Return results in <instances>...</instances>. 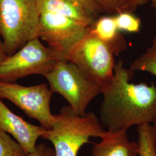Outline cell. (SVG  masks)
I'll list each match as a JSON object with an SVG mask.
<instances>
[{
	"mask_svg": "<svg viewBox=\"0 0 156 156\" xmlns=\"http://www.w3.org/2000/svg\"><path fill=\"white\" fill-rule=\"evenodd\" d=\"M133 76L120 60L111 82L102 88L100 120L107 131H127L134 126L151 124L156 120V86L132 83Z\"/></svg>",
	"mask_w": 156,
	"mask_h": 156,
	"instance_id": "obj_1",
	"label": "cell"
},
{
	"mask_svg": "<svg viewBox=\"0 0 156 156\" xmlns=\"http://www.w3.org/2000/svg\"><path fill=\"white\" fill-rule=\"evenodd\" d=\"M55 117L51 127L46 130L42 138L53 144L56 156H77L82 146L90 142L91 138L102 139L108 133L100 118L92 112L80 116L67 105Z\"/></svg>",
	"mask_w": 156,
	"mask_h": 156,
	"instance_id": "obj_2",
	"label": "cell"
},
{
	"mask_svg": "<svg viewBox=\"0 0 156 156\" xmlns=\"http://www.w3.org/2000/svg\"><path fill=\"white\" fill-rule=\"evenodd\" d=\"M38 0H0V34L8 56L38 38Z\"/></svg>",
	"mask_w": 156,
	"mask_h": 156,
	"instance_id": "obj_3",
	"label": "cell"
},
{
	"mask_svg": "<svg viewBox=\"0 0 156 156\" xmlns=\"http://www.w3.org/2000/svg\"><path fill=\"white\" fill-rule=\"evenodd\" d=\"M50 89L67 101L73 111L83 116L90 102L102 93L100 86L89 78L75 64L69 61L57 62L44 76Z\"/></svg>",
	"mask_w": 156,
	"mask_h": 156,
	"instance_id": "obj_4",
	"label": "cell"
},
{
	"mask_svg": "<svg viewBox=\"0 0 156 156\" xmlns=\"http://www.w3.org/2000/svg\"><path fill=\"white\" fill-rule=\"evenodd\" d=\"M61 57L39 38L28 41L0 64V80L15 82L31 75L45 76L50 72Z\"/></svg>",
	"mask_w": 156,
	"mask_h": 156,
	"instance_id": "obj_5",
	"label": "cell"
},
{
	"mask_svg": "<svg viewBox=\"0 0 156 156\" xmlns=\"http://www.w3.org/2000/svg\"><path fill=\"white\" fill-rule=\"evenodd\" d=\"M112 50L89 31L68 56L67 60L75 64L101 87L109 83L116 62Z\"/></svg>",
	"mask_w": 156,
	"mask_h": 156,
	"instance_id": "obj_6",
	"label": "cell"
},
{
	"mask_svg": "<svg viewBox=\"0 0 156 156\" xmlns=\"http://www.w3.org/2000/svg\"><path fill=\"white\" fill-rule=\"evenodd\" d=\"M53 93L46 83L24 86L0 80V98L11 101L47 129L51 127L55 120L50 110Z\"/></svg>",
	"mask_w": 156,
	"mask_h": 156,
	"instance_id": "obj_7",
	"label": "cell"
},
{
	"mask_svg": "<svg viewBox=\"0 0 156 156\" xmlns=\"http://www.w3.org/2000/svg\"><path fill=\"white\" fill-rule=\"evenodd\" d=\"M90 27L51 12L41 13L38 37L46 42L62 60L87 35Z\"/></svg>",
	"mask_w": 156,
	"mask_h": 156,
	"instance_id": "obj_8",
	"label": "cell"
},
{
	"mask_svg": "<svg viewBox=\"0 0 156 156\" xmlns=\"http://www.w3.org/2000/svg\"><path fill=\"white\" fill-rule=\"evenodd\" d=\"M0 129L12 135L28 154L47 129L28 123L11 111L0 98Z\"/></svg>",
	"mask_w": 156,
	"mask_h": 156,
	"instance_id": "obj_9",
	"label": "cell"
},
{
	"mask_svg": "<svg viewBox=\"0 0 156 156\" xmlns=\"http://www.w3.org/2000/svg\"><path fill=\"white\" fill-rule=\"evenodd\" d=\"M90 156H138V145L128 139L127 131H109L95 144Z\"/></svg>",
	"mask_w": 156,
	"mask_h": 156,
	"instance_id": "obj_10",
	"label": "cell"
},
{
	"mask_svg": "<svg viewBox=\"0 0 156 156\" xmlns=\"http://www.w3.org/2000/svg\"><path fill=\"white\" fill-rule=\"evenodd\" d=\"M89 32L104 43L114 55L127 49V42L118 30L114 15L98 17L89 27Z\"/></svg>",
	"mask_w": 156,
	"mask_h": 156,
	"instance_id": "obj_11",
	"label": "cell"
},
{
	"mask_svg": "<svg viewBox=\"0 0 156 156\" xmlns=\"http://www.w3.org/2000/svg\"><path fill=\"white\" fill-rule=\"evenodd\" d=\"M40 13L58 14L90 27L97 19L83 6L73 0H38Z\"/></svg>",
	"mask_w": 156,
	"mask_h": 156,
	"instance_id": "obj_12",
	"label": "cell"
},
{
	"mask_svg": "<svg viewBox=\"0 0 156 156\" xmlns=\"http://www.w3.org/2000/svg\"><path fill=\"white\" fill-rule=\"evenodd\" d=\"M128 69L133 75L134 72L142 71L150 73L156 77V35L151 45L132 62Z\"/></svg>",
	"mask_w": 156,
	"mask_h": 156,
	"instance_id": "obj_13",
	"label": "cell"
},
{
	"mask_svg": "<svg viewBox=\"0 0 156 156\" xmlns=\"http://www.w3.org/2000/svg\"><path fill=\"white\" fill-rule=\"evenodd\" d=\"M138 156H156L153 126L146 124L137 126Z\"/></svg>",
	"mask_w": 156,
	"mask_h": 156,
	"instance_id": "obj_14",
	"label": "cell"
},
{
	"mask_svg": "<svg viewBox=\"0 0 156 156\" xmlns=\"http://www.w3.org/2000/svg\"><path fill=\"white\" fill-rule=\"evenodd\" d=\"M102 13L109 15L129 12H134L140 4L137 0H93Z\"/></svg>",
	"mask_w": 156,
	"mask_h": 156,
	"instance_id": "obj_15",
	"label": "cell"
},
{
	"mask_svg": "<svg viewBox=\"0 0 156 156\" xmlns=\"http://www.w3.org/2000/svg\"><path fill=\"white\" fill-rule=\"evenodd\" d=\"M117 28L120 31L129 33H138L141 27V21L133 12H124L114 15Z\"/></svg>",
	"mask_w": 156,
	"mask_h": 156,
	"instance_id": "obj_16",
	"label": "cell"
},
{
	"mask_svg": "<svg viewBox=\"0 0 156 156\" xmlns=\"http://www.w3.org/2000/svg\"><path fill=\"white\" fill-rule=\"evenodd\" d=\"M0 156H27L16 140L0 129Z\"/></svg>",
	"mask_w": 156,
	"mask_h": 156,
	"instance_id": "obj_17",
	"label": "cell"
},
{
	"mask_svg": "<svg viewBox=\"0 0 156 156\" xmlns=\"http://www.w3.org/2000/svg\"><path fill=\"white\" fill-rule=\"evenodd\" d=\"M27 156H56L54 148L45 143L36 145Z\"/></svg>",
	"mask_w": 156,
	"mask_h": 156,
	"instance_id": "obj_18",
	"label": "cell"
},
{
	"mask_svg": "<svg viewBox=\"0 0 156 156\" xmlns=\"http://www.w3.org/2000/svg\"><path fill=\"white\" fill-rule=\"evenodd\" d=\"M82 5L86 9V11L89 12L95 18H98L99 15L102 13L100 8L97 5L93 0H73Z\"/></svg>",
	"mask_w": 156,
	"mask_h": 156,
	"instance_id": "obj_19",
	"label": "cell"
},
{
	"mask_svg": "<svg viewBox=\"0 0 156 156\" xmlns=\"http://www.w3.org/2000/svg\"><path fill=\"white\" fill-rule=\"evenodd\" d=\"M7 57L8 55L6 51L4 42L0 34V64L5 60Z\"/></svg>",
	"mask_w": 156,
	"mask_h": 156,
	"instance_id": "obj_20",
	"label": "cell"
},
{
	"mask_svg": "<svg viewBox=\"0 0 156 156\" xmlns=\"http://www.w3.org/2000/svg\"><path fill=\"white\" fill-rule=\"evenodd\" d=\"M140 5H144L147 2H150L151 4V7L154 9V11L156 13V0H137Z\"/></svg>",
	"mask_w": 156,
	"mask_h": 156,
	"instance_id": "obj_21",
	"label": "cell"
},
{
	"mask_svg": "<svg viewBox=\"0 0 156 156\" xmlns=\"http://www.w3.org/2000/svg\"><path fill=\"white\" fill-rule=\"evenodd\" d=\"M153 126V134H154V144H155V147L156 151V119L154 121V122L151 124Z\"/></svg>",
	"mask_w": 156,
	"mask_h": 156,
	"instance_id": "obj_22",
	"label": "cell"
}]
</instances>
